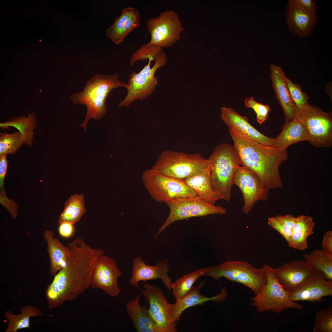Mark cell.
Returning <instances> with one entry per match:
<instances>
[{
	"label": "cell",
	"mask_w": 332,
	"mask_h": 332,
	"mask_svg": "<svg viewBox=\"0 0 332 332\" xmlns=\"http://www.w3.org/2000/svg\"><path fill=\"white\" fill-rule=\"evenodd\" d=\"M322 246V250L332 254V231L329 230L324 234Z\"/></svg>",
	"instance_id": "40"
},
{
	"label": "cell",
	"mask_w": 332,
	"mask_h": 332,
	"mask_svg": "<svg viewBox=\"0 0 332 332\" xmlns=\"http://www.w3.org/2000/svg\"><path fill=\"white\" fill-rule=\"evenodd\" d=\"M275 217L292 231L296 223L297 217L290 214L284 215H277Z\"/></svg>",
	"instance_id": "41"
},
{
	"label": "cell",
	"mask_w": 332,
	"mask_h": 332,
	"mask_svg": "<svg viewBox=\"0 0 332 332\" xmlns=\"http://www.w3.org/2000/svg\"><path fill=\"white\" fill-rule=\"evenodd\" d=\"M274 139L275 147L281 149H287L293 144L309 140L304 126L296 118L290 122L284 124L281 133Z\"/></svg>",
	"instance_id": "27"
},
{
	"label": "cell",
	"mask_w": 332,
	"mask_h": 332,
	"mask_svg": "<svg viewBox=\"0 0 332 332\" xmlns=\"http://www.w3.org/2000/svg\"><path fill=\"white\" fill-rule=\"evenodd\" d=\"M221 109V118L229 130L260 144L275 146L274 138L265 136L255 128L249 122L248 117L241 115L230 107H223Z\"/></svg>",
	"instance_id": "18"
},
{
	"label": "cell",
	"mask_w": 332,
	"mask_h": 332,
	"mask_svg": "<svg viewBox=\"0 0 332 332\" xmlns=\"http://www.w3.org/2000/svg\"><path fill=\"white\" fill-rule=\"evenodd\" d=\"M285 22L289 31L300 38L309 36L316 25L317 13L308 12L288 0L285 9Z\"/></svg>",
	"instance_id": "20"
},
{
	"label": "cell",
	"mask_w": 332,
	"mask_h": 332,
	"mask_svg": "<svg viewBox=\"0 0 332 332\" xmlns=\"http://www.w3.org/2000/svg\"><path fill=\"white\" fill-rule=\"evenodd\" d=\"M140 18L136 8L128 7L123 9L120 16L107 29L106 36L115 44H120L131 31L139 26Z\"/></svg>",
	"instance_id": "22"
},
{
	"label": "cell",
	"mask_w": 332,
	"mask_h": 332,
	"mask_svg": "<svg viewBox=\"0 0 332 332\" xmlns=\"http://www.w3.org/2000/svg\"><path fill=\"white\" fill-rule=\"evenodd\" d=\"M234 184L242 192L244 200L242 211L247 214L257 201H266L269 195V191L255 173L239 165L235 169Z\"/></svg>",
	"instance_id": "14"
},
{
	"label": "cell",
	"mask_w": 332,
	"mask_h": 332,
	"mask_svg": "<svg viewBox=\"0 0 332 332\" xmlns=\"http://www.w3.org/2000/svg\"><path fill=\"white\" fill-rule=\"evenodd\" d=\"M305 260L322 272L327 280L332 282V254L317 249L304 255Z\"/></svg>",
	"instance_id": "31"
},
{
	"label": "cell",
	"mask_w": 332,
	"mask_h": 332,
	"mask_svg": "<svg viewBox=\"0 0 332 332\" xmlns=\"http://www.w3.org/2000/svg\"><path fill=\"white\" fill-rule=\"evenodd\" d=\"M302 9L310 13H317V5L314 0H291Z\"/></svg>",
	"instance_id": "39"
},
{
	"label": "cell",
	"mask_w": 332,
	"mask_h": 332,
	"mask_svg": "<svg viewBox=\"0 0 332 332\" xmlns=\"http://www.w3.org/2000/svg\"><path fill=\"white\" fill-rule=\"evenodd\" d=\"M118 74L111 75L97 74L94 75L86 82L82 91L74 93L70 96L75 104L85 105L87 112L85 119L79 125L85 131L90 120H99L105 114L106 99L114 89L128 87L127 84L118 79Z\"/></svg>",
	"instance_id": "3"
},
{
	"label": "cell",
	"mask_w": 332,
	"mask_h": 332,
	"mask_svg": "<svg viewBox=\"0 0 332 332\" xmlns=\"http://www.w3.org/2000/svg\"><path fill=\"white\" fill-rule=\"evenodd\" d=\"M83 195L76 194L71 196L65 203L58 221L59 224L67 222L74 225L79 221L85 211Z\"/></svg>",
	"instance_id": "30"
},
{
	"label": "cell",
	"mask_w": 332,
	"mask_h": 332,
	"mask_svg": "<svg viewBox=\"0 0 332 332\" xmlns=\"http://www.w3.org/2000/svg\"><path fill=\"white\" fill-rule=\"evenodd\" d=\"M165 203L169 209L170 213L159 228L155 238L176 221L193 217L224 214L227 213V209L222 206L209 204L199 196L174 199Z\"/></svg>",
	"instance_id": "11"
},
{
	"label": "cell",
	"mask_w": 332,
	"mask_h": 332,
	"mask_svg": "<svg viewBox=\"0 0 332 332\" xmlns=\"http://www.w3.org/2000/svg\"><path fill=\"white\" fill-rule=\"evenodd\" d=\"M288 293L294 302H323L324 297L332 296V282L326 279L323 273L316 270L312 276Z\"/></svg>",
	"instance_id": "16"
},
{
	"label": "cell",
	"mask_w": 332,
	"mask_h": 332,
	"mask_svg": "<svg viewBox=\"0 0 332 332\" xmlns=\"http://www.w3.org/2000/svg\"><path fill=\"white\" fill-rule=\"evenodd\" d=\"M163 49L148 42L143 44L132 55L130 58V65L133 66L138 61L155 60L158 53Z\"/></svg>",
	"instance_id": "34"
},
{
	"label": "cell",
	"mask_w": 332,
	"mask_h": 332,
	"mask_svg": "<svg viewBox=\"0 0 332 332\" xmlns=\"http://www.w3.org/2000/svg\"><path fill=\"white\" fill-rule=\"evenodd\" d=\"M313 332H332V307L319 310L317 312Z\"/></svg>",
	"instance_id": "35"
},
{
	"label": "cell",
	"mask_w": 332,
	"mask_h": 332,
	"mask_svg": "<svg viewBox=\"0 0 332 332\" xmlns=\"http://www.w3.org/2000/svg\"><path fill=\"white\" fill-rule=\"evenodd\" d=\"M268 224L278 231L285 239L289 246L292 247V231L275 216L268 218Z\"/></svg>",
	"instance_id": "38"
},
{
	"label": "cell",
	"mask_w": 332,
	"mask_h": 332,
	"mask_svg": "<svg viewBox=\"0 0 332 332\" xmlns=\"http://www.w3.org/2000/svg\"><path fill=\"white\" fill-rule=\"evenodd\" d=\"M44 237L47 243V249L50 259L49 273L54 276L65 266L70 253V247H66L53 237V231L45 230Z\"/></svg>",
	"instance_id": "25"
},
{
	"label": "cell",
	"mask_w": 332,
	"mask_h": 332,
	"mask_svg": "<svg viewBox=\"0 0 332 332\" xmlns=\"http://www.w3.org/2000/svg\"><path fill=\"white\" fill-rule=\"evenodd\" d=\"M229 131L239 165L255 173L269 191L282 188L279 168L288 158L287 149L264 145Z\"/></svg>",
	"instance_id": "2"
},
{
	"label": "cell",
	"mask_w": 332,
	"mask_h": 332,
	"mask_svg": "<svg viewBox=\"0 0 332 332\" xmlns=\"http://www.w3.org/2000/svg\"><path fill=\"white\" fill-rule=\"evenodd\" d=\"M147 26L151 36L148 43L163 48L172 47L180 40L184 30L178 14L172 10L149 18Z\"/></svg>",
	"instance_id": "12"
},
{
	"label": "cell",
	"mask_w": 332,
	"mask_h": 332,
	"mask_svg": "<svg viewBox=\"0 0 332 332\" xmlns=\"http://www.w3.org/2000/svg\"><path fill=\"white\" fill-rule=\"evenodd\" d=\"M315 224L310 216L301 215L297 217L292 231L291 247L302 251L307 249V239L314 233Z\"/></svg>",
	"instance_id": "28"
},
{
	"label": "cell",
	"mask_w": 332,
	"mask_h": 332,
	"mask_svg": "<svg viewBox=\"0 0 332 332\" xmlns=\"http://www.w3.org/2000/svg\"><path fill=\"white\" fill-rule=\"evenodd\" d=\"M169 270L168 261L164 259L154 266L147 265L139 257L134 258L132 264V271L129 283L138 287L140 281L160 279L167 290L171 292L173 283L168 274Z\"/></svg>",
	"instance_id": "19"
},
{
	"label": "cell",
	"mask_w": 332,
	"mask_h": 332,
	"mask_svg": "<svg viewBox=\"0 0 332 332\" xmlns=\"http://www.w3.org/2000/svg\"><path fill=\"white\" fill-rule=\"evenodd\" d=\"M25 142V140L20 132L12 134L1 132L0 156L14 154Z\"/></svg>",
	"instance_id": "33"
},
{
	"label": "cell",
	"mask_w": 332,
	"mask_h": 332,
	"mask_svg": "<svg viewBox=\"0 0 332 332\" xmlns=\"http://www.w3.org/2000/svg\"><path fill=\"white\" fill-rule=\"evenodd\" d=\"M122 274L115 260L101 255L97 259L93 269L90 287L101 289L111 297H116L121 292L118 279Z\"/></svg>",
	"instance_id": "15"
},
{
	"label": "cell",
	"mask_w": 332,
	"mask_h": 332,
	"mask_svg": "<svg viewBox=\"0 0 332 332\" xmlns=\"http://www.w3.org/2000/svg\"><path fill=\"white\" fill-rule=\"evenodd\" d=\"M286 82L291 97L296 107H301L308 104L309 97L308 94L302 92L299 85L294 84L288 77H286Z\"/></svg>",
	"instance_id": "37"
},
{
	"label": "cell",
	"mask_w": 332,
	"mask_h": 332,
	"mask_svg": "<svg viewBox=\"0 0 332 332\" xmlns=\"http://www.w3.org/2000/svg\"><path fill=\"white\" fill-rule=\"evenodd\" d=\"M206 267L185 274L173 283L172 294L176 302L179 301L191 289L195 282L200 277L204 276Z\"/></svg>",
	"instance_id": "32"
},
{
	"label": "cell",
	"mask_w": 332,
	"mask_h": 332,
	"mask_svg": "<svg viewBox=\"0 0 332 332\" xmlns=\"http://www.w3.org/2000/svg\"><path fill=\"white\" fill-rule=\"evenodd\" d=\"M211 171L209 164V166L205 169L188 176L184 180L188 186L197 193L200 197L209 204L215 205L216 201L222 199L212 188L210 180Z\"/></svg>",
	"instance_id": "24"
},
{
	"label": "cell",
	"mask_w": 332,
	"mask_h": 332,
	"mask_svg": "<svg viewBox=\"0 0 332 332\" xmlns=\"http://www.w3.org/2000/svg\"><path fill=\"white\" fill-rule=\"evenodd\" d=\"M209 165V160L200 153L186 154L166 150L159 156L152 169L166 175L184 180Z\"/></svg>",
	"instance_id": "9"
},
{
	"label": "cell",
	"mask_w": 332,
	"mask_h": 332,
	"mask_svg": "<svg viewBox=\"0 0 332 332\" xmlns=\"http://www.w3.org/2000/svg\"><path fill=\"white\" fill-rule=\"evenodd\" d=\"M167 57L163 50L157 54L155 63L151 67V60L138 73L132 71L130 74L128 81L127 94L124 99L118 104L120 107H128L134 101L144 100L152 94L159 84L155 76V73L159 68L166 63Z\"/></svg>",
	"instance_id": "10"
},
{
	"label": "cell",
	"mask_w": 332,
	"mask_h": 332,
	"mask_svg": "<svg viewBox=\"0 0 332 332\" xmlns=\"http://www.w3.org/2000/svg\"><path fill=\"white\" fill-rule=\"evenodd\" d=\"M20 311V313L16 314L10 310L5 311V316L8 322L5 332H16L18 330L30 328L31 317L43 315L41 309L33 306H23Z\"/></svg>",
	"instance_id": "29"
},
{
	"label": "cell",
	"mask_w": 332,
	"mask_h": 332,
	"mask_svg": "<svg viewBox=\"0 0 332 332\" xmlns=\"http://www.w3.org/2000/svg\"><path fill=\"white\" fill-rule=\"evenodd\" d=\"M272 270L277 279L288 292L292 290L312 276L316 270L305 260L285 263Z\"/></svg>",
	"instance_id": "17"
},
{
	"label": "cell",
	"mask_w": 332,
	"mask_h": 332,
	"mask_svg": "<svg viewBox=\"0 0 332 332\" xmlns=\"http://www.w3.org/2000/svg\"><path fill=\"white\" fill-rule=\"evenodd\" d=\"M140 290L145 302L149 305L148 311L161 332H176V322L171 314L172 304L170 303L160 288L150 283Z\"/></svg>",
	"instance_id": "13"
},
{
	"label": "cell",
	"mask_w": 332,
	"mask_h": 332,
	"mask_svg": "<svg viewBox=\"0 0 332 332\" xmlns=\"http://www.w3.org/2000/svg\"><path fill=\"white\" fill-rule=\"evenodd\" d=\"M244 102L247 108L254 110L256 114L257 121L260 124H262L268 118L269 114L271 110L270 105L257 102L253 96L246 98Z\"/></svg>",
	"instance_id": "36"
},
{
	"label": "cell",
	"mask_w": 332,
	"mask_h": 332,
	"mask_svg": "<svg viewBox=\"0 0 332 332\" xmlns=\"http://www.w3.org/2000/svg\"><path fill=\"white\" fill-rule=\"evenodd\" d=\"M205 284L203 281L198 285L193 286L190 290L179 301L172 304L171 314L172 318L175 322H178L182 314L187 309L204 303L211 301L220 302L225 300L227 297V289L225 287L222 289L221 292L214 296L208 297L201 294L200 291Z\"/></svg>",
	"instance_id": "21"
},
{
	"label": "cell",
	"mask_w": 332,
	"mask_h": 332,
	"mask_svg": "<svg viewBox=\"0 0 332 332\" xmlns=\"http://www.w3.org/2000/svg\"><path fill=\"white\" fill-rule=\"evenodd\" d=\"M270 69L272 86L283 111L286 120L285 124L289 123L295 118L296 106L287 86L285 73L279 65L272 64L270 65Z\"/></svg>",
	"instance_id": "23"
},
{
	"label": "cell",
	"mask_w": 332,
	"mask_h": 332,
	"mask_svg": "<svg viewBox=\"0 0 332 332\" xmlns=\"http://www.w3.org/2000/svg\"><path fill=\"white\" fill-rule=\"evenodd\" d=\"M70 253L65 265L54 276L45 289L46 302L50 309L77 298L90 287L95 263L105 251L93 248L81 237L68 244Z\"/></svg>",
	"instance_id": "1"
},
{
	"label": "cell",
	"mask_w": 332,
	"mask_h": 332,
	"mask_svg": "<svg viewBox=\"0 0 332 332\" xmlns=\"http://www.w3.org/2000/svg\"><path fill=\"white\" fill-rule=\"evenodd\" d=\"M295 117L304 126L312 145L317 148L332 146V112L308 104L296 106Z\"/></svg>",
	"instance_id": "7"
},
{
	"label": "cell",
	"mask_w": 332,
	"mask_h": 332,
	"mask_svg": "<svg viewBox=\"0 0 332 332\" xmlns=\"http://www.w3.org/2000/svg\"><path fill=\"white\" fill-rule=\"evenodd\" d=\"M208 159L213 190L222 200L229 201L235 169L239 165L233 145L227 143L219 145L215 148Z\"/></svg>",
	"instance_id": "4"
},
{
	"label": "cell",
	"mask_w": 332,
	"mask_h": 332,
	"mask_svg": "<svg viewBox=\"0 0 332 332\" xmlns=\"http://www.w3.org/2000/svg\"><path fill=\"white\" fill-rule=\"evenodd\" d=\"M204 276L212 277L216 281L222 277L240 283L251 289L256 294L266 284L267 279L263 267L257 268L248 262L228 260L219 264L208 266Z\"/></svg>",
	"instance_id": "5"
},
{
	"label": "cell",
	"mask_w": 332,
	"mask_h": 332,
	"mask_svg": "<svg viewBox=\"0 0 332 332\" xmlns=\"http://www.w3.org/2000/svg\"><path fill=\"white\" fill-rule=\"evenodd\" d=\"M59 224L58 231L60 235L64 237H70L73 232V224L67 222H63Z\"/></svg>",
	"instance_id": "42"
},
{
	"label": "cell",
	"mask_w": 332,
	"mask_h": 332,
	"mask_svg": "<svg viewBox=\"0 0 332 332\" xmlns=\"http://www.w3.org/2000/svg\"><path fill=\"white\" fill-rule=\"evenodd\" d=\"M141 178L151 196L159 203L198 196L197 193L184 180L166 175L152 168L145 170Z\"/></svg>",
	"instance_id": "8"
},
{
	"label": "cell",
	"mask_w": 332,
	"mask_h": 332,
	"mask_svg": "<svg viewBox=\"0 0 332 332\" xmlns=\"http://www.w3.org/2000/svg\"><path fill=\"white\" fill-rule=\"evenodd\" d=\"M267 275V282L261 290L255 296L250 298L251 305L257 311L263 313L270 311L278 314L284 310L294 309L301 311L303 306L293 301L277 279L270 265L263 263Z\"/></svg>",
	"instance_id": "6"
},
{
	"label": "cell",
	"mask_w": 332,
	"mask_h": 332,
	"mask_svg": "<svg viewBox=\"0 0 332 332\" xmlns=\"http://www.w3.org/2000/svg\"><path fill=\"white\" fill-rule=\"evenodd\" d=\"M140 298L137 294L134 300L128 302L126 305L133 326L137 332H161L148 310L140 305Z\"/></svg>",
	"instance_id": "26"
}]
</instances>
